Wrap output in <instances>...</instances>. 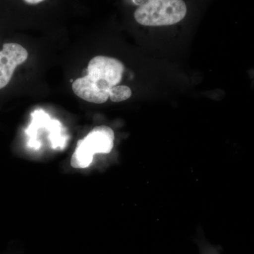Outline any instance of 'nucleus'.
Instances as JSON below:
<instances>
[{"label": "nucleus", "mask_w": 254, "mask_h": 254, "mask_svg": "<svg viewBox=\"0 0 254 254\" xmlns=\"http://www.w3.org/2000/svg\"><path fill=\"white\" fill-rule=\"evenodd\" d=\"M28 53L21 45L6 43L0 51V89L7 86L16 68L28 59Z\"/></svg>", "instance_id": "nucleus-4"}, {"label": "nucleus", "mask_w": 254, "mask_h": 254, "mask_svg": "<svg viewBox=\"0 0 254 254\" xmlns=\"http://www.w3.org/2000/svg\"><path fill=\"white\" fill-rule=\"evenodd\" d=\"M187 12L183 0H149L136 10L134 18L143 26H171L184 19Z\"/></svg>", "instance_id": "nucleus-2"}, {"label": "nucleus", "mask_w": 254, "mask_h": 254, "mask_svg": "<svg viewBox=\"0 0 254 254\" xmlns=\"http://www.w3.org/2000/svg\"><path fill=\"white\" fill-rule=\"evenodd\" d=\"M131 88L127 86H115L113 87L109 92V98L115 103L125 101L131 96Z\"/></svg>", "instance_id": "nucleus-5"}, {"label": "nucleus", "mask_w": 254, "mask_h": 254, "mask_svg": "<svg viewBox=\"0 0 254 254\" xmlns=\"http://www.w3.org/2000/svg\"><path fill=\"white\" fill-rule=\"evenodd\" d=\"M114 141L115 133L111 128L105 125L95 127L84 138L78 141L71 157V166L76 169L88 168L95 154H107L111 152Z\"/></svg>", "instance_id": "nucleus-3"}, {"label": "nucleus", "mask_w": 254, "mask_h": 254, "mask_svg": "<svg viewBox=\"0 0 254 254\" xmlns=\"http://www.w3.org/2000/svg\"><path fill=\"white\" fill-rule=\"evenodd\" d=\"M125 65L115 58L96 56L89 62L87 74L75 80L73 93L81 99L102 104L109 99V92L123 79Z\"/></svg>", "instance_id": "nucleus-1"}, {"label": "nucleus", "mask_w": 254, "mask_h": 254, "mask_svg": "<svg viewBox=\"0 0 254 254\" xmlns=\"http://www.w3.org/2000/svg\"><path fill=\"white\" fill-rule=\"evenodd\" d=\"M26 3L30 4H38V3L42 2V1H44V0H24Z\"/></svg>", "instance_id": "nucleus-6"}]
</instances>
